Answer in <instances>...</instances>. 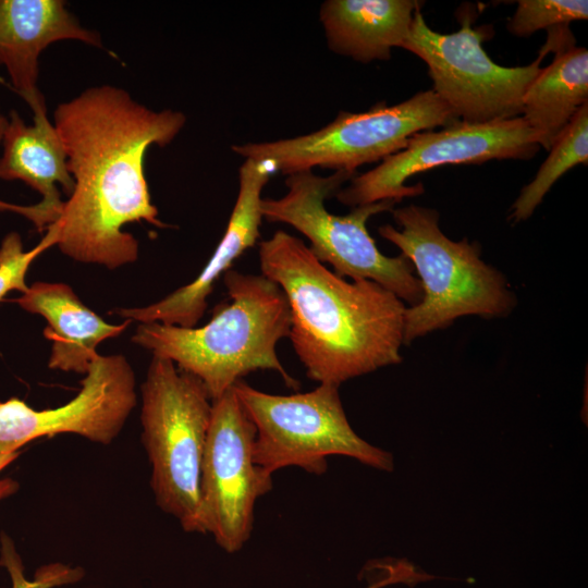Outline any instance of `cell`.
<instances>
[{"label": "cell", "mask_w": 588, "mask_h": 588, "mask_svg": "<svg viewBox=\"0 0 588 588\" xmlns=\"http://www.w3.org/2000/svg\"><path fill=\"white\" fill-rule=\"evenodd\" d=\"M12 302L45 318L44 335L52 342L48 367L66 372L86 375L99 355L97 346L120 335L132 322H107L65 283L35 282Z\"/></svg>", "instance_id": "2e32d148"}, {"label": "cell", "mask_w": 588, "mask_h": 588, "mask_svg": "<svg viewBox=\"0 0 588 588\" xmlns=\"http://www.w3.org/2000/svg\"><path fill=\"white\" fill-rule=\"evenodd\" d=\"M399 229L379 234L400 248L418 272L421 301L406 307L403 344L445 329L462 316L505 317L516 305L505 277L480 257L466 238L453 241L439 226V213L417 205L392 210Z\"/></svg>", "instance_id": "277c9868"}, {"label": "cell", "mask_w": 588, "mask_h": 588, "mask_svg": "<svg viewBox=\"0 0 588 588\" xmlns=\"http://www.w3.org/2000/svg\"><path fill=\"white\" fill-rule=\"evenodd\" d=\"M0 565L4 566L10 575L11 588H54L65 584H72L83 577L78 567H70L64 564H49L41 566L33 580H28L24 574V565L13 541L1 535Z\"/></svg>", "instance_id": "7402d4cb"}, {"label": "cell", "mask_w": 588, "mask_h": 588, "mask_svg": "<svg viewBox=\"0 0 588 588\" xmlns=\"http://www.w3.org/2000/svg\"><path fill=\"white\" fill-rule=\"evenodd\" d=\"M56 246L53 234L46 231L41 241L30 250H24L19 233L10 232L0 245V302L11 291L24 294L28 287L26 273L33 261L44 252Z\"/></svg>", "instance_id": "44dd1931"}, {"label": "cell", "mask_w": 588, "mask_h": 588, "mask_svg": "<svg viewBox=\"0 0 588 588\" xmlns=\"http://www.w3.org/2000/svg\"><path fill=\"white\" fill-rule=\"evenodd\" d=\"M259 265L285 295L287 338L309 379L340 387L402 362L406 306L394 293L371 280L346 281L283 230L259 243Z\"/></svg>", "instance_id": "7a4b0ae2"}, {"label": "cell", "mask_w": 588, "mask_h": 588, "mask_svg": "<svg viewBox=\"0 0 588 588\" xmlns=\"http://www.w3.org/2000/svg\"><path fill=\"white\" fill-rule=\"evenodd\" d=\"M273 170L268 161L245 159L241 166L238 194L226 230L210 259L191 283L144 307L119 308L113 314L139 323L160 322L196 327L207 309V299L221 275L259 237L261 192Z\"/></svg>", "instance_id": "4fadbf2b"}, {"label": "cell", "mask_w": 588, "mask_h": 588, "mask_svg": "<svg viewBox=\"0 0 588 588\" xmlns=\"http://www.w3.org/2000/svg\"><path fill=\"white\" fill-rule=\"evenodd\" d=\"M233 390L256 428L254 461L268 475L290 466L322 475L330 455L393 470L392 454L369 444L352 429L339 385L320 383L309 392L275 395L240 380Z\"/></svg>", "instance_id": "52a82bcc"}, {"label": "cell", "mask_w": 588, "mask_h": 588, "mask_svg": "<svg viewBox=\"0 0 588 588\" xmlns=\"http://www.w3.org/2000/svg\"><path fill=\"white\" fill-rule=\"evenodd\" d=\"M135 372L121 354L98 355L68 403L37 411L17 397L0 402V454L30 441L74 433L108 445L122 431L137 403Z\"/></svg>", "instance_id": "7c38bea8"}, {"label": "cell", "mask_w": 588, "mask_h": 588, "mask_svg": "<svg viewBox=\"0 0 588 588\" xmlns=\"http://www.w3.org/2000/svg\"><path fill=\"white\" fill-rule=\"evenodd\" d=\"M256 428L233 388L212 401L200 473L204 534L228 553L248 541L257 500L272 489V476L254 461Z\"/></svg>", "instance_id": "8fae6325"}, {"label": "cell", "mask_w": 588, "mask_h": 588, "mask_svg": "<svg viewBox=\"0 0 588 588\" xmlns=\"http://www.w3.org/2000/svg\"><path fill=\"white\" fill-rule=\"evenodd\" d=\"M186 117L154 110L118 86L99 85L60 102L52 123L63 143L74 187L47 230L62 254L117 269L138 258V242L123 226L164 228L145 176L147 149L169 145Z\"/></svg>", "instance_id": "6da1fadb"}, {"label": "cell", "mask_w": 588, "mask_h": 588, "mask_svg": "<svg viewBox=\"0 0 588 588\" xmlns=\"http://www.w3.org/2000/svg\"><path fill=\"white\" fill-rule=\"evenodd\" d=\"M527 88L520 117L549 150L577 111L588 103V50L563 45Z\"/></svg>", "instance_id": "ac0fdd59"}, {"label": "cell", "mask_w": 588, "mask_h": 588, "mask_svg": "<svg viewBox=\"0 0 588 588\" xmlns=\"http://www.w3.org/2000/svg\"><path fill=\"white\" fill-rule=\"evenodd\" d=\"M140 395L142 443L155 501L184 531L204 534L200 473L212 401L197 377L156 355Z\"/></svg>", "instance_id": "5b68a950"}, {"label": "cell", "mask_w": 588, "mask_h": 588, "mask_svg": "<svg viewBox=\"0 0 588 588\" xmlns=\"http://www.w3.org/2000/svg\"><path fill=\"white\" fill-rule=\"evenodd\" d=\"M7 125H8V117L3 115L0 111V144H1Z\"/></svg>", "instance_id": "cb8c5ba5"}, {"label": "cell", "mask_w": 588, "mask_h": 588, "mask_svg": "<svg viewBox=\"0 0 588 588\" xmlns=\"http://www.w3.org/2000/svg\"><path fill=\"white\" fill-rule=\"evenodd\" d=\"M475 13L469 4L461 7L456 12L460 29L441 34L427 25L418 9L401 48L427 64L432 90L457 120L488 123L520 117L523 97L548 52L541 47L538 57L524 66L494 63L482 47L492 29L473 27Z\"/></svg>", "instance_id": "9c48e42d"}, {"label": "cell", "mask_w": 588, "mask_h": 588, "mask_svg": "<svg viewBox=\"0 0 588 588\" xmlns=\"http://www.w3.org/2000/svg\"><path fill=\"white\" fill-rule=\"evenodd\" d=\"M62 40L103 49L100 34L84 27L63 0H0V65L32 112L47 108L37 86L39 57Z\"/></svg>", "instance_id": "9a60e30c"}, {"label": "cell", "mask_w": 588, "mask_h": 588, "mask_svg": "<svg viewBox=\"0 0 588 588\" xmlns=\"http://www.w3.org/2000/svg\"><path fill=\"white\" fill-rule=\"evenodd\" d=\"M420 7L416 0H328L320 21L332 51L368 63L402 47Z\"/></svg>", "instance_id": "e0dca14e"}, {"label": "cell", "mask_w": 588, "mask_h": 588, "mask_svg": "<svg viewBox=\"0 0 588 588\" xmlns=\"http://www.w3.org/2000/svg\"><path fill=\"white\" fill-rule=\"evenodd\" d=\"M355 175L356 172L334 171L320 176L311 170L290 174L285 195L261 199V216L271 223H285L301 232L316 258L330 264L338 275L371 280L411 306L416 305L422 298V289L414 267L403 255H383L367 230L370 217L392 211L397 203L381 200L362 205L343 216L326 208L324 200Z\"/></svg>", "instance_id": "8992f818"}, {"label": "cell", "mask_w": 588, "mask_h": 588, "mask_svg": "<svg viewBox=\"0 0 588 588\" xmlns=\"http://www.w3.org/2000/svg\"><path fill=\"white\" fill-rule=\"evenodd\" d=\"M379 586H380V585H375V586H372L371 588H377V587H379Z\"/></svg>", "instance_id": "d4e9b609"}, {"label": "cell", "mask_w": 588, "mask_h": 588, "mask_svg": "<svg viewBox=\"0 0 588 588\" xmlns=\"http://www.w3.org/2000/svg\"><path fill=\"white\" fill-rule=\"evenodd\" d=\"M588 19L586 0H519L506 28L518 37H526L539 29L568 26L571 22Z\"/></svg>", "instance_id": "ffe728a7"}, {"label": "cell", "mask_w": 588, "mask_h": 588, "mask_svg": "<svg viewBox=\"0 0 588 588\" xmlns=\"http://www.w3.org/2000/svg\"><path fill=\"white\" fill-rule=\"evenodd\" d=\"M1 144L0 180L22 181L38 192L41 199L30 206L0 199V211L22 215L38 232L46 231L62 210L60 188L69 197L74 187L63 143L48 119L47 108L33 112V124H26L11 110Z\"/></svg>", "instance_id": "5bb4252c"}, {"label": "cell", "mask_w": 588, "mask_h": 588, "mask_svg": "<svg viewBox=\"0 0 588 588\" xmlns=\"http://www.w3.org/2000/svg\"><path fill=\"white\" fill-rule=\"evenodd\" d=\"M455 121L450 108L430 89L394 106L380 101L364 112L340 111L331 123L310 134L233 145L232 150L245 159L268 161L286 175L315 167L356 172L363 164L400 151L413 135Z\"/></svg>", "instance_id": "ba28073f"}, {"label": "cell", "mask_w": 588, "mask_h": 588, "mask_svg": "<svg viewBox=\"0 0 588 588\" xmlns=\"http://www.w3.org/2000/svg\"><path fill=\"white\" fill-rule=\"evenodd\" d=\"M534 180L525 185L512 206L514 222L528 219L552 185L569 169L588 161V103H585L556 137Z\"/></svg>", "instance_id": "d6986e66"}, {"label": "cell", "mask_w": 588, "mask_h": 588, "mask_svg": "<svg viewBox=\"0 0 588 588\" xmlns=\"http://www.w3.org/2000/svg\"><path fill=\"white\" fill-rule=\"evenodd\" d=\"M540 146L522 117L488 123L455 121L439 131L413 135L400 151L380 164L356 174L347 187L334 196L352 208L381 200L418 196L424 186L405 181L415 174L444 164H479L493 159L532 158Z\"/></svg>", "instance_id": "30bf717a"}, {"label": "cell", "mask_w": 588, "mask_h": 588, "mask_svg": "<svg viewBox=\"0 0 588 588\" xmlns=\"http://www.w3.org/2000/svg\"><path fill=\"white\" fill-rule=\"evenodd\" d=\"M19 455L20 452L11 454H0V473L12 462H14ZM17 488L19 485L13 479H0V501L9 495H12L17 490Z\"/></svg>", "instance_id": "603a6c76"}, {"label": "cell", "mask_w": 588, "mask_h": 588, "mask_svg": "<svg viewBox=\"0 0 588 588\" xmlns=\"http://www.w3.org/2000/svg\"><path fill=\"white\" fill-rule=\"evenodd\" d=\"M223 283L229 301L213 309L205 326L138 323L132 341L197 377L211 401L256 370L277 371L287 387L297 389L277 355V344L291 327L282 290L262 274L232 269Z\"/></svg>", "instance_id": "3957f363"}]
</instances>
